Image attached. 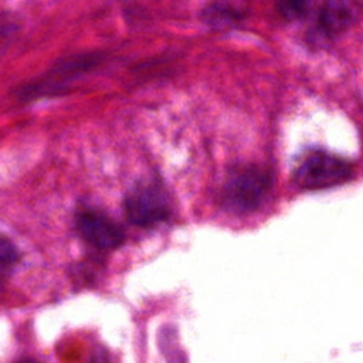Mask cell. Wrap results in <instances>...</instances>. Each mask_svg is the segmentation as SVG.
Instances as JSON below:
<instances>
[{"label":"cell","instance_id":"obj_1","mask_svg":"<svg viewBox=\"0 0 363 363\" xmlns=\"http://www.w3.org/2000/svg\"><path fill=\"white\" fill-rule=\"evenodd\" d=\"M272 189V173L259 164L234 169L223 187L221 201L233 213L244 214L262 206Z\"/></svg>","mask_w":363,"mask_h":363},{"label":"cell","instance_id":"obj_2","mask_svg":"<svg viewBox=\"0 0 363 363\" xmlns=\"http://www.w3.org/2000/svg\"><path fill=\"white\" fill-rule=\"evenodd\" d=\"M352 164L326 152L309 153L295 169L294 183L303 190L328 189L345 183L352 177Z\"/></svg>","mask_w":363,"mask_h":363},{"label":"cell","instance_id":"obj_3","mask_svg":"<svg viewBox=\"0 0 363 363\" xmlns=\"http://www.w3.org/2000/svg\"><path fill=\"white\" fill-rule=\"evenodd\" d=\"M123 211L128 221L133 225L153 227L170 217V199L167 191L159 184H140L125 196Z\"/></svg>","mask_w":363,"mask_h":363},{"label":"cell","instance_id":"obj_4","mask_svg":"<svg viewBox=\"0 0 363 363\" xmlns=\"http://www.w3.org/2000/svg\"><path fill=\"white\" fill-rule=\"evenodd\" d=\"M102 60L101 54H77L58 61L44 77L27 84L20 91L21 99H34L47 94H55L64 84L78 78L82 72L92 69Z\"/></svg>","mask_w":363,"mask_h":363},{"label":"cell","instance_id":"obj_5","mask_svg":"<svg viewBox=\"0 0 363 363\" xmlns=\"http://www.w3.org/2000/svg\"><path fill=\"white\" fill-rule=\"evenodd\" d=\"M75 227L79 235L98 250H113L125 241L122 227L95 208L79 210L75 216Z\"/></svg>","mask_w":363,"mask_h":363},{"label":"cell","instance_id":"obj_6","mask_svg":"<svg viewBox=\"0 0 363 363\" xmlns=\"http://www.w3.org/2000/svg\"><path fill=\"white\" fill-rule=\"evenodd\" d=\"M359 11V0H322L318 11V27L328 37L337 35L353 26Z\"/></svg>","mask_w":363,"mask_h":363},{"label":"cell","instance_id":"obj_7","mask_svg":"<svg viewBox=\"0 0 363 363\" xmlns=\"http://www.w3.org/2000/svg\"><path fill=\"white\" fill-rule=\"evenodd\" d=\"M247 0H213L204 10V21L216 28L230 27L245 17Z\"/></svg>","mask_w":363,"mask_h":363},{"label":"cell","instance_id":"obj_8","mask_svg":"<svg viewBox=\"0 0 363 363\" xmlns=\"http://www.w3.org/2000/svg\"><path fill=\"white\" fill-rule=\"evenodd\" d=\"M311 0H277L279 16L288 21H295L308 13Z\"/></svg>","mask_w":363,"mask_h":363},{"label":"cell","instance_id":"obj_9","mask_svg":"<svg viewBox=\"0 0 363 363\" xmlns=\"http://www.w3.org/2000/svg\"><path fill=\"white\" fill-rule=\"evenodd\" d=\"M18 259V252L11 241H9L6 237L0 241V267L1 272L6 274L7 269H10Z\"/></svg>","mask_w":363,"mask_h":363}]
</instances>
